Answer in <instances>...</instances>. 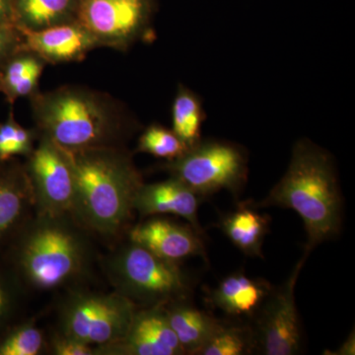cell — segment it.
I'll use <instances>...</instances> for the list:
<instances>
[{"instance_id":"1","label":"cell","mask_w":355,"mask_h":355,"mask_svg":"<svg viewBox=\"0 0 355 355\" xmlns=\"http://www.w3.org/2000/svg\"><path fill=\"white\" fill-rule=\"evenodd\" d=\"M97 240L71 214H33L0 260L26 295L89 286L100 270Z\"/></svg>"},{"instance_id":"2","label":"cell","mask_w":355,"mask_h":355,"mask_svg":"<svg viewBox=\"0 0 355 355\" xmlns=\"http://www.w3.org/2000/svg\"><path fill=\"white\" fill-rule=\"evenodd\" d=\"M69 153L76 175L71 216L109 249L132 227L133 203L144 177L127 146Z\"/></svg>"},{"instance_id":"3","label":"cell","mask_w":355,"mask_h":355,"mask_svg":"<svg viewBox=\"0 0 355 355\" xmlns=\"http://www.w3.org/2000/svg\"><path fill=\"white\" fill-rule=\"evenodd\" d=\"M35 128L69 153L125 146L137 121L111 96L64 85L29 98Z\"/></svg>"},{"instance_id":"4","label":"cell","mask_w":355,"mask_h":355,"mask_svg":"<svg viewBox=\"0 0 355 355\" xmlns=\"http://www.w3.org/2000/svg\"><path fill=\"white\" fill-rule=\"evenodd\" d=\"M268 207L297 212L307 234V253L335 239L342 229L343 198L330 154L310 140H298L286 174L258 205Z\"/></svg>"},{"instance_id":"5","label":"cell","mask_w":355,"mask_h":355,"mask_svg":"<svg viewBox=\"0 0 355 355\" xmlns=\"http://www.w3.org/2000/svg\"><path fill=\"white\" fill-rule=\"evenodd\" d=\"M100 272L114 291L137 308L190 297L191 279L179 263L160 258L127 237L101 254Z\"/></svg>"},{"instance_id":"6","label":"cell","mask_w":355,"mask_h":355,"mask_svg":"<svg viewBox=\"0 0 355 355\" xmlns=\"http://www.w3.org/2000/svg\"><path fill=\"white\" fill-rule=\"evenodd\" d=\"M137 309L116 291L76 287L58 293L53 305V329L100 349L125 336Z\"/></svg>"},{"instance_id":"7","label":"cell","mask_w":355,"mask_h":355,"mask_svg":"<svg viewBox=\"0 0 355 355\" xmlns=\"http://www.w3.org/2000/svg\"><path fill=\"white\" fill-rule=\"evenodd\" d=\"M160 169L183 182L200 197L226 190L237 195L248 177L247 154L227 141L207 140L188 149Z\"/></svg>"},{"instance_id":"8","label":"cell","mask_w":355,"mask_h":355,"mask_svg":"<svg viewBox=\"0 0 355 355\" xmlns=\"http://www.w3.org/2000/svg\"><path fill=\"white\" fill-rule=\"evenodd\" d=\"M153 0H78L76 21L99 48L125 51L139 42H153Z\"/></svg>"},{"instance_id":"9","label":"cell","mask_w":355,"mask_h":355,"mask_svg":"<svg viewBox=\"0 0 355 355\" xmlns=\"http://www.w3.org/2000/svg\"><path fill=\"white\" fill-rule=\"evenodd\" d=\"M309 253L305 252L282 286L272 288L254 315L253 352L263 355H294L301 349L295 287Z\"/></svg>"},{"instance_id":"10","label":"cell","mask_w":355,"mask_h":355,"mask_svg":"<svg viewBox=\"0 0 355 355\" xmlns=\"http://www.w3.org/2000/svg\"><path fill=\"white\" fill-rule=\"evenodd\" d=\"M24 165L31 182L35 214H71L76 175L69 151L40 135Z\"/></svg>"},{"instance_id":"11","label":"cell","mask_w":355,"mask_h":355,"mask_svg":"<svg viewBox=\"0 0 355 355\" xmlns=\"http://www.w3.org/2000/svg\"><path fill=\"white\" fill-rule=\"evenodd\" d=\"M164 306L137 308L123 338L96 349V355H184Z\"/></svg>"},{"instance_id":"12","label":"cell","mask_w":355,"mask_h":355,"mask_svg":"<svg viewBox=\"0 0 355 355\" xmlns=\"http://www.w3.org/2000/svg\"><path fill=\"white\" fill-rule=\"evenodd\" d=\"M144 219L132 226L125 237L174 263H180L191 257L205 256L202 236L191 226L181 225L158 216Z\"/></svg>"},{"instance_id":"13","label":"cell","mask_w":355,"mask_h":355,"mask_svg":"<svg viewBox=\"0 0 355 355\" xmlns=\"http://www.w3.org/2000/svg\"><path fill=\"white\" fill-rule=\"evenodd\" d=\"M35 214L34 195L24 162H0V254Z\"/></svg>"},{"instance_id":"14","label":"cell","mask_w":355,"mask_h":355,"mask_svg":"<svg viewBox=\"0 0 355 355\" xmlns=\"http://www.w3.org/2000/svg\"><path fill=\"white\" fill-rule=\"evenodd\" d=\"M19 31L24 39V48L48 64L81 62L91 51L99 48L95 39L77 21L39 31Z\"/></svg>"},{"instance_id":"15","label":"cell","mask_w":355,"mask_h":355,"mask_svg":"<svg viewBox=\"0 0 355 355\" xmlns=\"http://www.w3.org/2000/svg\"><path fill=\"white\" fill-rule=\"evenodd\" d=\"M202 197L174 177L157 183L142 184L133 203L141 218L172 214L182 217L202 236L198 210Z\"/></svg>"},{"instance_id":"16","label":"cell","mask_w":355,"mask_h":355,"mask_svg":"<svg viewBox=\"0 0 355 355\" xmlns=\"http://www.w3.org/2000/svg\"><path fill=\"white\" fill-rule=\"evenodd\" d=\"M272 289L266 280L233 273L222 279L209 298L214 307L231 316H254Z\"/></svg>"},{"instance_id":"17","label":"cell","mask_w":355,"mask_h":355,"mask_svg":"<svg viewBox=\"0 0 355 355\" xmlns=\"http://www.w3.org/2000/svg\"><path fill=\"white\" fill-rule=\"evenodd\" d=\"M188 299L169 303L164 309L184 354L197 355L221 322L191 305Z\"/></svg>"},{"instance_id":"18","label":"cell","mask_w":355,"mask_h":355,"mask_svg":"<svg viewBox=\"0 0 355 355\" xmlns=\"http://www.w3.org/2000/svg\"><path fill=\"white\" fill-rule=\"evenodd\" d=\"M46 62L33 51L22 49L0 69V93L10 106L20 98H30L39 90Z\"/></svg>"},{"instance_id":"19","label":"cell","mask_w":355,"mask_h":355,"mask_svg":"<svg viewBox=\"0 0 355 355\" xmlns=\"http://www.w3.org/2000/svg\"><path fill=\"white\" fill-rule=\"evenodd\" d=\"M224 235L248 257L263 258V245L270 229V218L256 209L240 205L219 222Z\"/></svg>"},{"instance_id":"20","label":"cell","mask_w":355,"mask_h":355,"mask_svg":"<svg viewBox=\"0 0 355 355\" xmlns=\"http://www.w3.org/2000/svg\"><path fill=\"white\" fill-rule=\"evenodd\" d=\"M78 0H12L13 25L39 31L76 21Z\"/></svg>"},{"instance_id":"21","label":"cell","mask_w":355,"mask_h":355,"mask_svg":"<svg viewBox=\"0 0 355 355\" xmlns=\"http://www.w3.org/2000/svg\"><path fill=\"white\" fill-rule=\"evenodd\" d=\"M203 120L200 98L186 86L179 85L172 105V130L189 149L202 141Z\"/></svg>"},{"instance_id":"22","label":"cell","mask_w":355,"mask_h":355,"mask_svg":"<svg viewBox=\"0 0 355 355\" xmlns=\"http://www.w3.org/2000/svg\"><path fill=\"white\" fill-rule=\"evenodd\" d=\"M48 354L46 333L36 318H20L0 335V355Z\"/></svg>"},{"instance_id":"23","label":"cell","mask_w":355,"mask_h":355,"mask_svg":"<svg viewBox=\"0 0 355 355\" xmlns=\"http://www.w3.org/2000/svg\"><path fill=\"white\" fill-rule=\"evenodd\" d=\"M39 137L36 128H26L17 123L11 108L6 120L0 123V162L18 156L28 157L34 150Z\"/></svg>"},{"instance_id":"24","label":"cell","mask_w":355,"mask_h":355,"mask_svg":"<svg viewBox=\"0 0 355 355\" xmlns=\"http://www.w3.org/2000/svg\"><path fill=\"white\" fill-rule=\"evenodd\" d=\"M253 352L251 327L220 326L197 355H243Z\"/></svg>"},{"instance_id":"25","label":"cell","mask_w":355,"mask_h":355,"mask_svg":"<svg viewBox=\"0 0 355 355\" xmlns=\"http://www.w3.org/2000/svg\"><path fill=\"white\" fill-rule=\"evenodd\" d=\"M188 149L172 128L153 123L140 135L135 153L171 161L183 155Z\"/></svg>"},{"instance_id":"26","label":"cell","mask_w":355,"mask_h":355,"mask_svg":"<svg viewBox=\"0 0 355 355\" xmlns=\"http://www.w3.org/2000/svg\"><path fill=\"white\" fill-rule=\"evenodd\" d=\"M25 292L0 260V335L20 319Z\"/></svg>"},{"instance_id":"27","label":"cell","mask_w":355,"mask_h":355,"mask_svg":"<svg viewBox=\"0 0 355 355\" xmlns=\"http://www.w3.org/2000/svg\"><path fill=\"white\" fill-rule=\"evenodd\" d=\"M48 354L51 355H96V349L88 343L51 329L46 333Z\"/></svg>"},{"instance_id":"28","label":"cell","mask_w":355,"mask_h":355,"mask_svg":"<svg viewBox=\"0 0 355 355\" xmlns=\"http://www.w3.org/2000/svg\"><path fill=\"white\" fill-rule=\"evenodd\" d=\"M24 48V39L16 26H0V69L14 53Z\"/></svg>"},{"instance_id":"29","label":"cell","mask_w":355,"mask_h":355,"mask_svg":"<svg viewBox=\"0 0 355 355\" xmlns=\"http://www.w3.org/2000/svg\"><path fill=\"white\" fill-rule=\"evenodd\" d=\"M13 25L12 0H0V26Z\"/></svg>"},{"instance_id":"30","label":"cell","mask_w":355,"mask_h":355,"mask_svg":"<svg viewBox=\"0 0 355 355\" xmlns=\"http://www.w3.org/2000/svg\"><path fill=\"white\" fill-rule=\"evenodd\" d=\"M354 334L350 335L349 338L345 340V343L340 347V349L334 354L350 355L354 354Z\"/></svg>"}]
</instances>
